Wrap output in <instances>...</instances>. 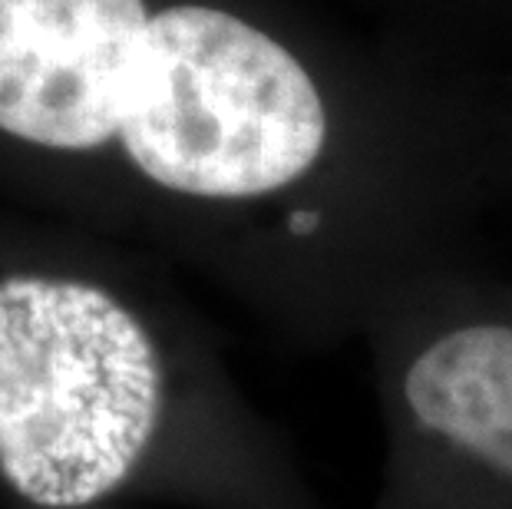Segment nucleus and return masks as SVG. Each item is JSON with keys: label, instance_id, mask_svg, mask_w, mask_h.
<instances>
[{"label": "nucleus", "instance_id": "nucleus-2", "mask_svg": "<svg viewBox=\"0 0 512 509\" xmlns=\"http://www.w3.org/2000/svg\"><path fill=\"white\" fill-rule=\"evenodd\" d=\"M166 70L119 139L139 176L192 199H258L298 182L328 143L318 86L291 53L222 7H162Z\"/></svg>", "mask_w": 512, "mask_h": 509}, {"label": "nucleus", "instance_id": "nucleus-1", "mask_svg": "<svg viewBox=\"0 0 512 509\" xmlns=\"http://www.w3.org/2000/svg\"><path fill=\"white\" fill-rule=\"evenodd\" d=\"M159 417V354L123 301L73 278L0 281V473L24 500H103L143 460Z\"/></svg>", "mask_w": 512, "mask_h": 509}, {"label": "nucleus", "instance_id": "nucleus-3", "mask_svg": "<svg viewBox=\"0 0 512 509\" xmlns=\"http://www.w3.org/2000/svg\"><path fill=\"white\" fill-rule=\"evenodd\" d=\"M162 67L149 0H0V136L47 153L119 146Z\"/></svg>", "mask_w": 512, "mask_h": 509}, {"label": "nucleus", "instance_id": "nucleus-4", "mask_svg": "<svg viewBox=\"0 0 512 509\" xmlns=\"http://www.w3.org/2000/svg\"><path fill=\"white\" fill-rule=\"evenodd\" d=\"M400 391L423 433L512 480V324L443 331L407 364Z\"/></svg>", "mask_w": 512, "mask_h": 509}]
</instances>
